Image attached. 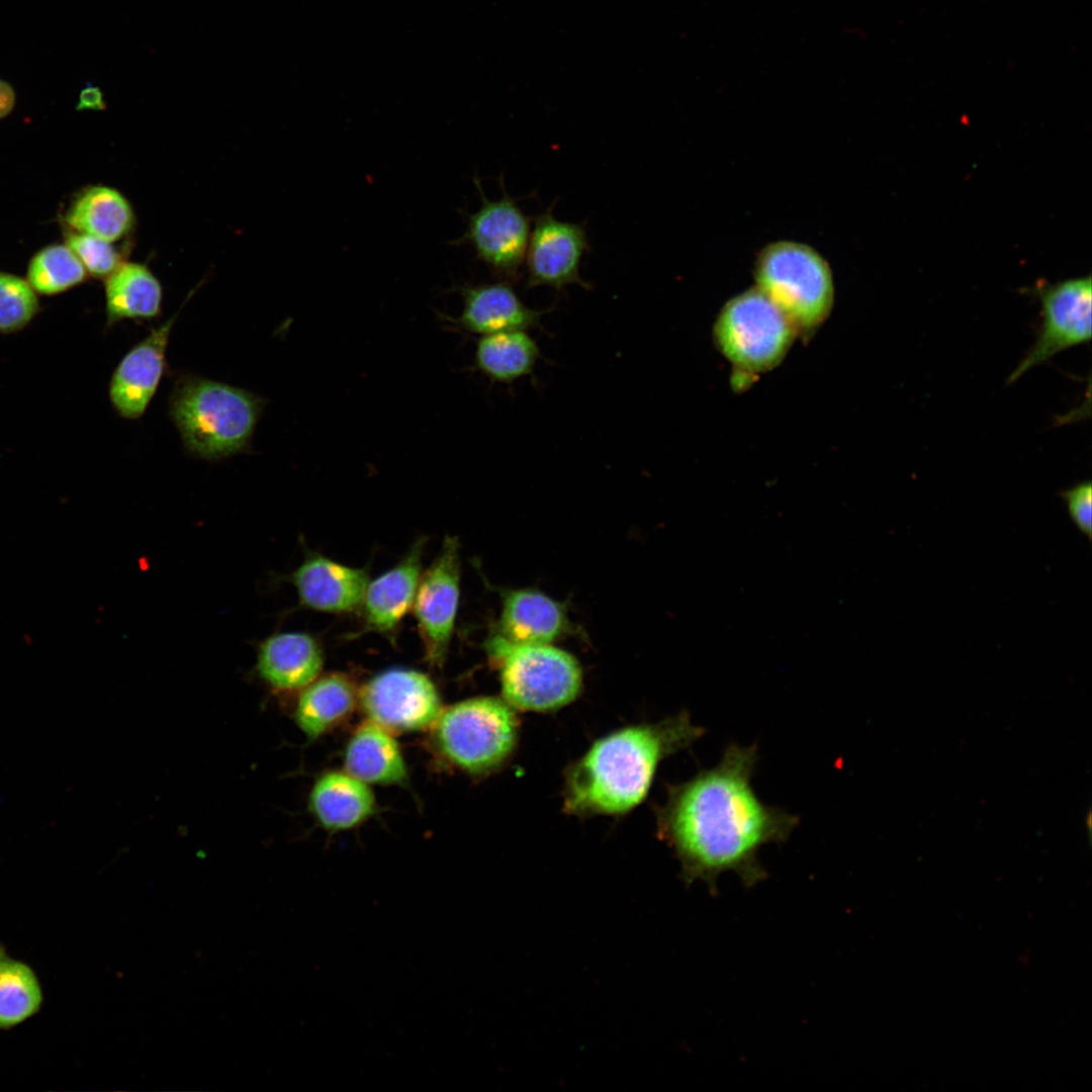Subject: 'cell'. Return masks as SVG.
Segmentation results:
<instances>
[{
    "label": "cell",
    "instance_id": "obj_15",
    "mask_svg": "<svg viewBox=\"0 0 1092 1092\" xmlns=\"http://www.w3.org/2000/svg\"><path fill=\"white\" fill-rule=\"evenodd\" d=\"M463 298V310L458 323L468 332L481 336L499 332L541 329V317L548 310H537L526 305L516 293L512 283L500 280L495 283L459 286Z\"/></svg>",
    "mask_w": 1092,
    "mask_h": 1092
},
{
    "label": "cell",
    "instance_id": "obj_10",
    "mask_svg": "<svg viewBox=\"0 0 1092 1092\" xmlns=\"http://www.w3.org/2000/svg\"><path fill=\"white\" fill-rule=\"evenodd\" d=\"M359 700L369 720L389 732L432 727L442 712L435 685L412 669L380 672L363 687Z\"/></svg>",
    "mask_w": 1092,
    "mask_h": 1092
},
{
    "label": "cell",
    "instance_id": "obj_7",
    "mask_svg": "<svg viewBox=\"0 0 1092 1092\" xmlns=\"http://www.w3.org/2000/svg\"><path fill=\"white\" fill-rule=\"evenodd\" d=\"M797 334L782 310L756 287L729 299L713 329L715 343L736 376H753L775 368Z\"/></svg>",
    "mask_w": 1092,
    "mask_h": 1092
},
{
    "label": "cell",
    "instance_id": "obj_17",
    "mask_svg": "<svg viewBox=\"0 0 1092 1092\" xmlns=\"http://www.w3.org/2000/svg\"><path fill=\"white\" fill-rule=\"evenodd\" d=\"M323 664L322 648L307 633H274L257 646L256 671L277 691L307 687L318 677Z\"/></svg>",
    "mask_w": 1092,
    "mask_h": 1092
},
{
    "label": "cell",
    "instance_id": "obj_3",
    "mask_svg": "<svg viewBox=\"0 0 1092 1092\" xmlns=\"http://www.w3.org/2000/svg\"><path fill=\"white\" fill-rule=\"evenodd\" d=\"M262 408V400L245 389L196 376L180 378L170 398L185 447L204 459L245 450Z\"/></svg>",
    "mask_w": 1092,
    "mask_h": 1092
},
{
    "label": "cell",
    "instance_id": "obj_20",
    "mask_svg": "<svg viewBox=\"0 0 1092 1092\" xmlns=\"http://www.w3.org/2000/svg\"><path fill=\"white\" fill-rule=\"evenodd\" d=\"M375 799L366 783L348 772L333 771L321 777L310 793V808L317 820L331 830L354 827L374 811Z\"/></svg>",
    "mask_w": 1092,
    "mask_h": 1092
},
{
    "label": "cell",
    "instance_id": "obj_6",
    "mask_svg": "<svg viewBox=\"0 0 1092 1092\" xmlns=\"http://www.w3.org/2000/svg\"><path fill=\"white\" fill-rule=\"evenodd\" d=\"M486 649L497 666L503 699L517 711L560 710L581 693L582 669L570 653L545 645H509L490 637Z\"/></svg>",
    "mask_w": 1092,
    "mask_h": 1092
},
{
    "label": "cell",
    "instance_id": "obj_23",
    "mask_svg": "<svg viewBox=\"0 0 1092 1092\" xmlns=\"http://www.w3.org/2000/svg\"><path fill=\"white\" fill-rule=\"evenodd\" d=\"M356 704L352 681L340 673H331L310 682L301 694L295 720L309 737L326 733L348 717Z\"/></svg>",
    "mask_w": 1092,
    "mask_h": 1092
},
{
    "label": "cell",
    "instance_id": "obj_27",
    "mask_svg": "<svg viewBox=\"0 0 1092 1092\" xmlns=\"http://www.w3.org/2000/svg\"><path fill=\"white\" fill-rule=\"evenodd\" d=\"M28 281L0 272V334L24 329L36 315L39 303Z\"/></svg>",
    "mask_w": 1092,
    "mask_h": 1092
},
{
    "label": "cell",
    "instance_id": "obj_11",
    "mask_svg": "<svg viewBox=\"0 0 1092 1092\" xmlns=\"http://www.w3.org/2000/svg\"><path fill=\"white\" fill-rule=\"evenodd\" d=\"M460 595L459 543L446 537L421 575L413 608L428 661L443 664L452 638Z\"/></svg>",
    "mask_w": 1092,
    "mask_h": 1092
},
{
    "label": "cell",
    "instance_id": "obj_28",
    "mask_svg": "<svg viewBox=\"0 0 1092 1092\" xmlns=\"http://www.w3.org/2000/svg\"><path fill=\"white\" fill-rule=\"evenodd\" d=\"M67 246L93 276L107 278L122 262L110 242L85 234H71Z\"/></svg>",
    "mask_w": 1092,
    "mask_h": 1092
},
{
    "label": "cell",
    "instance_id": "obj_21",
    "mask_svg": "<svg viewBox=\"0 0 1092 1092\" xmlns=\"http://www.w3.org/2000/svg\"><path fill=\"white\" fill-rule=\"evenodd\" d=\"M162 287L145 265L122 262L105 284L107 326L125 318L151 320L161 313Z\"/></svg>",
    "mask_w": 1092,
    "mask_h": 1092
},
{
    "label": "cell",
    "instance_id": "obj_16",
    "mask_svg": "<svg viewBox=\"0 0 1092 1092\" xmlns=\"http://www.w3.org/2000/svg\"><path fill=\"white\" fill-rule=\"evenodd\" d=\"M569 627L565 608L535 589H510L492 637L509 645L550 644Z\"/></svg>",
    "mask_w": 1092,
    "mask_h": 1092
},
{
    "label": "cell",
    "instance_id": "obj_5",
    "mask_svg": "<svg viewBox=\"0 0 1092 1092\" xmlns=\"http://www.w3.org/2000/svg\"><path fill=\"white\" fill-rule=\"evenodd\" d=\"M433 726L445 757L475 775L504 766L518 747L521 730L517 710L495 697L471 698L442 710Z\"/></svg>",
    "mask_w": 1092,
    "mask_h": 1092
},
{
    "label": "cell",
    "instance_id": "obj_9",
    "mask_svg": "<svg viewBox=\"0 0 1092 1092\" xmlns=\"http://www.w3.org/2000/svg\"><path fill=\"white\" fill-rule=\"evenodd\" d=\"M503 196L489 200L474 178L481 205L467 214V229L454 244H468L476 259L483 262L492 274L503 281L516 283L521 278V268L530 237L531 217L525 214L506 191L503 179Z\"/></svg>",
    "mask_w": 1092,
    "mask_h": 1092
},
{
    "label": "cell",
    "instance_id": "obj_1",
    "mask_svg": "<svg viewBox=\"0 0 1092 1092\" xmlns=\"http://www.w3.org/2000/svg\"><path fill=\"white\" fill-rule=\"evenodd\" d=\"M757 760L756 745L730 743L715 766L668 786L665 803L656 809L657 832L677 858L685 883L704 882L714 894L727 872L746 888L767 878L760 848L786 841L799 818L758 798L751 784Z\"/></svg>",
    "mask_w": 1092,
    "mask_h": 1092
},
{
    "label": "cell",
    "instance_id": "obj_13",
    "mask_svg": "<svg viewBox=\"0 0 1092 1092\" xmlns=\"http://www.w3.org/2000/svg\"><path fill=\"white\" fill-rule=\"evenodd\" d=\"M176 314L132 347L115 368L109 383V398L125 419H138L156 393L166 368V350Z\"/></svg>",
    "mask_w": 1092,
    "mask_h": 1092
},
{
    "label": "cell",
    "instance_id": "obj_31",
    "mask_svg": "<svg viewBox=\"0 0 1092 1092\" xmlns=\"http://www.w3.org/2000/svg\"><path fill=\"white\" fill-rule=\"evenodd\" d=\"M15 92L12 86L0 79V119L8 115L15 105Z\"/></svg>",
    "mask_w": 1092,
    "mask_h": 1092
},
{
    "label": "cell",
    "instance_id": "obj_4",
    "mask_svg": "<svg viewBox=\"0 0 1092 1092\" xmlns=\"http://www.w3.org/2000/svg\"><path fill=\"white\" fill-rule=\"evenodd\" d=\"M754 277L756 288L782 310L797 333L814 332L831 312L832 272L810 246L792 241L767 245L756 259Z\"/></svg>",
    "mask_w": 1092,
    "mask_h": 1092
},
{
    "label": "cell",
    "instance_id": "obj_26",
    "mask_svg": "<svg viewBox=\"0 0 1092 1092\" xmlns=\"http://www.w3.org/2000/svg\"><path fill=\"white\" fill-rule=\"evenodd\" d=\"M86 278V269L77 256L66 246L54 245L38 252L30 261L27 281L41 294L52 295L66 291Z\"/></svg>",
    "mask_w": 1092,
    "mask_h": 1092
},
{
    "label": "cell",
    "instance_id": "obj_25",
    "mask_svg": "<svg viewBox=\"0 0 1092 1092\" xmlns=\"http://www.w3.org/2000/svg\"><path fill=\"white\" fill-rule=\"evenodd\" d=\"M42 1000L34 971L0 945V1029L16 1026L36 1014Z\"/></svg>",
    "mask_w": 1092,
    "mask_h": 1092
},
{
    "label": "cell",
    "instance_id": "obj_12",
    "mask_svg": "<svg viewBox=\"0 0 1092 1092\" xmlns=\"http://www.w3.org/2000/svg\"><path fill=\"white\" fill-rule=\"evenodd\" d=\"M526 250V287L548 286L556 291L570 284L590 290L579 274L580 261L590 251L584 223L562 221L552 206L534 217Z\"/></svg>",
    "mask_w": 1092,
    "mask_h": 1092
},
{
    "label": "cell",
    "instance_id": "obj_18",
    "mask_svg": "<svg viewBox=\"0 0 1092 1092\" xmlns=\"http://www.w3.org/2000/svg\"><path fill=\"white\" fill-rule=\"evenodd\" d=\"M423 542H417L394 567L369 582L360 608L366 626L392 632L413 607L422 575Z\"/></svg>",
    "mask_w": 1092,
    "mask_h": 1092
},
{
    "label": "cell",
    "instance_id": "obj_24",
    "mask_svg": "<svg viewBox=\"0 0 1092 1092\" xmlns=\"http://www.w3.org/2000/svg\"><path fill=\"white\" fill-rule=\"evenodd\" d=\"M540 357L536 341L523 330L481 336L475 350L478 370L502 383L531 375Z\"/></svg>",
    "mask_w": 1092,
    "mask_h": 1092
},
{
    "label": "cell",
    "instance_id": "obj_14",
    "mask_svg": "<svg viewBox=\"0 0 1092 1092\" xmlns=\"http://www.w3.org/2000/svg\"><path fill=\"white\" fill-rule=\"evenodd\" d=\"M300 604L326 613H349L362 605L369 576L365 569L312 554L289 575Z\"/></svg>",
    "mask_w": 1092,
    "mask_h": 1092
},
{
    "label": "cell",
    "instance_id": "obj_22",
    "mask_svg": "<svg viewBox=\"0 0 1092 1092\" xmlns=\"http://www.w3.org/2000/svg\"><path fill=\"white\" fill-rule=\"evenodd\" d=\"M67 223L78 233L115 242L133 226L134 215L127 200L115 189L93 186L84 190L66 213Z\"/></svg>",
    "mask_w": 1092,
    "mask_h": 1092
},
{
    "label": "cell",
    "instance_id": "obj_2",
    "mask_svg": "<svg viewBox=\"0 0 1092 1092\" xmlns=\"http://www.w3.org/2000/svg\"><path fill=\"white\" fill-rule=\"evenodd\" d=\"M705 732L682 711L599 738L564 770L563 811L575 817L630 812L648 795L659 764Z\"/></svg>",
    "mask_w": 1092,
    "mask_h": 1092
},
{
    "label": "cell",
    "instance_id": "obj_30",
    "mask_svg": "<svg viewBox=\"0 0 1092 1092\" xmlns=\"http://www.w3.org/2000/svg\"><path fill=\"white\" fill-rule=\"evenodd\" d=\"M104 108L105 102L103 100L102 91L97 86H94L88 82L86 87L80 93L77 109L101 110Z\"/></svg>",
    "mask_w": 1092,
    "mask_h": 1092
},
{
    "label": "cell",
    "instance_id": "obj_29",
    "mask_svg": "<svg viewBox=\"0 0 1092 1092\" xmlns=\"http://www.w3.org/2000/svg\"><path fill=\"white\" fill-rule=\"evenodd\" d=\"M1059 495L1066 504L1068 514L1089 540H1092V484L1089 480L1081 481L1062 490Z\"/></svg>",
    "mask_w": 1092,
    "mask_h": 1092
},
{
    "label": "cell",
    "instance_id": "obj_8",
    "mask_svg": "<svg viewBox=\"0 0 1092 1092\" xmlns=\"http://www.w3.org/2000/svg\"><path fill=\"white\" fill-rule=\"evenodd\" d=\"M1041 307V323L1036 338L1011 372L1013 383L1031 368L1057 354L1091 339V277H1078L1057 283H1040L1034 288Z\"/></svg>",
    "mask_w": 1092,
    "mask_h": 1092
},
{
    "label": "cell",
    "instance_id": "obj_19",
    "mask_svg": "<svg viewBox=\"0 0 1092 1092\" xmlns=\"http://www.w3.org/2000/svg\"><path fill=\"white\" fill-rule=\"evenodd\" d=\"M344 764L346 772L366 784H397L406 777L396 741L388 730L370 720L352 735Z\"/></svg>",
    "mask_w": 1092,
    "mask_h": 1092
}]
</instances>
